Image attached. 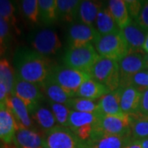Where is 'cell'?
<instances>
[{
    "mask_svg": "<svg viewBox=\"0 0 148 148\" xmlns=\"http://www.w3.org/2000/svg\"><path fill=\"white\" fill-rule=\"evenodd\" d=\"M139 112L143 114L148 115V89L144 90L142 95V100L139 107Z\"/></svg>",
    "mask_w": 148,
    "mask_h": 148,
    "instance_id": "74e56055",
    "label": "cell"
},
{
    "mask_svg": "<svg viewBox=\"0 0 148 148\" xmlns=\"http://www.w3.org/2000/svg\"><path fill=\"white\" fill-rule=\"evenodd\" d=\"M12 94L24 102L31 114L41 105L45 97L40 86L24 81L18 77H16Z\"/></svg>",
    "mask_w": 148,
    "mask_h": 148,
    "instance_id": "ba28073f",
    "label": "cell"
},
{
    "mask_svg": "<svg viewBox=\"0 0 148 148\" xmlns=\"http://www.w3.org/2000/svg\"><path fill=\"white\" fill-rule=\"evenodd\" d=\"M43 136L46 148H86L69 127L57 125Z\"/></svg>",
    "mask_w": 148,
    "mask_h": 148,
    "instance_id": "9c48e42d",
    "label": "cell"
},
{
    "mask_svg": "<svg viewBox=\"0 0 148 148\" xmlns=\"http://www.w3.org/2000/svg\"><path fill=\"white\" fill-rule=\"evenodd\" d=\"M100 35L94 27L81 22H73L69 26L67 32L69 48L81 47L91 43L95 44Z\"/></svg>",
    "mask_w": 148,
    "mask_h": 148,
    "instance_id": "30bf717a",
    "label": "cell"
},
{
    "mask_svg": "<svg viewBox=\"0 0 148 148\" xmlns=\"http://www.w3.org/2000/svg\"><path fill=\"white\" fill-rule=\"evenodd\" d=\"M142 95L143 92L139 91L131 86L121 88L120 107L123 113L131 114L138 112L142 100Z\"/></svg>",
    "mask_w": 148,
    "mask_h": 148,
    "instance_id": "e0dca14e",
    "label": "cell"
},
{
    "mask_svg": "<svg viewBox=\"0 0 148 148\" xmlns=\"http://www.w3.org/2000/svg\"><path fill=\"white\" fill-rule=\"evenodd\" d=\"M107 7L120 30L132 22V18L127 11L126 1L110 0L107 2Z\"/></svg>",
    "mask_w": 148,
    "mask_h": 148,
    "instance_id": "7402d4cb",
    "label": "cell"
},
{
    "mask_svg": "<svg viewBox=\"0 0 148 148\" xmlns=\"http://www.w3.org/2000/svg\"><path fill=\"white\" fill-rule=\"evenodd\" d=\"M110 91L103 84L96 82L95 80L90 79L86 81L79 87L76 93V97L85 98L88 100H97L101 99L104 95H107Z\"/></svg>",
    "mask_w": 148,
    "mask_h": 148,
    "instance_id": "d6986e66",
    "label": "cell"
},
{
    "mask_svg": "<svg viewBox=\"0 0 148 148\" xmlns=\"http://www.w3.org/2000/svg\"><path fill=\"white\" fill-rule=\"evenodd\" d=\"M81 2L79 0H57L58 20L73 23L77 18Z\"/></svg>",
    "mask_w": 148,
    "mask_h": 148,
    "instance_id": "cb8c5ba5",
    "label": "cell"
},
{
    "mask_svg": "<svg viewBox=\"0 0 148 148\" xmlns=\"http://www.w3.org/2000/svg\"><path fill=\"white\" fill-rule=\"evenodd\" d=\"M5 106V102H0V109H2L3 107H4Z\"/></svg>",
    "mask_w": 148,
    "mask_h": 148,
    "instance_id": "ee69618b",
    "label": "cell"
},
{
    "mask_svg": "<svg viewBox=\"0 0 148 148\" xmlns=\"http://www.w3.org/2000/svg\"><path fill=\"white\" fill-rule=\"evenodd\" d=\"M100 57L92 44H89L81 47L68 48L64 54L63 62L68 68L90 73Z\"/></svg>",
    "mask_w": 148,
    "mask_h": 148,
    "instance_id": "7a4b0ae2",
    "label": "cell"
},
{
    "mask_svg": "<svg viewBox=\"0 0 148 148\" xmlns=\"http://www.w3.org/2000/svg\"><path fill=\"white\" fill-rule=\"evenodd\" d=\"M145 60L147 64V69H148V53H145Z\"/></svg>",
    "mask_w": 148,
    "mask_h": 148,
    "instance_id": "7bdbcfd3",
    "label": "cell"
},
{
    "mask_svg": "<svg viewBox=\"0 0 148 148\" xmlns=\"http://www.w3.org/2000/svg\"><path fill=\"white\" fill-rule=\"evenodd\" d=\"M121 88L111 91L101 97L98 102L97 113L101 115H120L123 111L120 107Z\"/></svg>",
    "mask_w": 148,
    "mask_h": 148,
    "instance_id": "9a60e30c",
    "label": "cell"
},
{
    "mask_svg": "<svg viewBox=\"0 0 148 148\" xmlns=\"http://www.w3.org/2000/svg\"><path fill=\"white\" fill-rule=\"evenodd\" d=\"M131 139L130 135L119 136L102 134L92 141L88 148H123Z\"/></svg>",
    "mask_w": 148,
    "mask_h": 148,
    "instance_id": "d4e9b609",
    "label": "cell"
},
{
    "mask_svg": "<svg viewBox=\"0 0 148 148\" xmlns=\"http://www.w3.org/2000/svg\"><path fill=\"white\" fill-rule=\"evenodd\" d=\"M12 40L10 26L0 16V58H3Z\"/></svg>",
    "mask_w": 148,
    "mask_h": 148,
    "instance_id": "836d02e7",
    "label": "cell"
},
{
    "mask_svg": "<svg viewBox=\"0 0 148 148\" xmlns=\"http://www.w3.org/2000/svg\"><path fill=\"white\" fill-rule=\"evenodd\" d=\"M16 78V70L10 62L5 58H0V83L5 86L9 95L12 92Z\"/></svg>",
    "mask_w": 148,
    "mask_h": 148,
    "instance_id": "f546056e",
    "label": "cell"
},
{
    "mask_svg": "<svg viewBox=\"0 0 148 148\" xmlns=\"http://www.w3.org/2000/svg\"><path fill=\"white\" fill-rule=\"evenodd\" d=\"M0 16L10 26L12 30L20 34L18 21L16 17V8L12 1L0 0Z\"/></svg>",
    "mask_w": 148,
    "mask_h": 148,
    "instance_id": "f1b7e54d",
    "label": "cell"
},
{
    "mask_svg": "<svg viewBox=\"0 0 148 148\" xmlns=\"http://www.w3.org/2000/svg\"><path fill=\"white\" fill-rule=\"evenodd\" d=\"M40 87L45 95H46L49 99V101L51 102L66 105L72 98H74L69 92L64 90L56 82H54L50 77H49L40 86Z\"/></svg>",
    "mask_w": 148,
    "mask_h": 148,
    "instance_id": "44dd1931",
    "label": "cell"
},
{
    "mask_svg": "<svg viewBox=\"0 0 148 148\" xmlns=\"http://www.w3.org/2000/svg\"><path fill=\"white\" fill-rule=\"evenodd\" d=\"M147 73H148V69H147Z\"/></svg>",
    "mask_w": 148,
    "mask_h": 148,
    "instance_id": "f6af8a7d",
    "label": "cell"
},
{
    "mask_svg": "<svg viewBox=\"0 0 148 148\" xmlns=\"http://www.w3.org/2000/svg\"><path fill=\"white\" fill-rule=\"evenodd\" d=\"M143 3V1H139V0H127L126 1V5H127L129 16L134 21L137 19V17L141 12Z\"/></svg>",
    "mask_w": 148,
    "mask_h": 148,
    "instance_id": "8d00e7d4",
    "label": "cell"
},
{
    "mask_svg": "<svg viewBox=\"0 0 148 148\" xmlns=\"http://www.w3.org/2000/svg\"><path fill=\"white\" fill-rule=\"evenodd\" d=\"M134 21L144 30L148 32V0L143 1L141 12Z\"/></svg>",
    "mask_w": 148,
    "mask_h": 148,
    "instance_id": "d590c367",
    "label": "cell"
},
{
    "mask_svg": "<svg viewBox=\"0 0 148 148\" xmlns=\"http://www.w3.org/2000/svg\"><path fill=\"white\" fill-rule=\"evenodd\" d=\"M32 120L44 132H47L57 126V121L51 110L45 106H38L37 109L31 114Z\"/></svg>",
    "mask_w": 148,
    "mask_h": 148,
    "instance_id": "484cf974",
    "label": "cell"
},
{
    "mask_svg": "<svg viewBox=\"0 0 148 148\" xmlns=\"http://www.w3.org/2000/svg\"><path fill=\"white\" fill-rule=\"evenodd\" d=\"M27 40L32 49L47 58L56 54L62 47L57 32L51 28L34 31L28 36Z\"/></svg>",
    "mask_w": 148,
    "mask_h": 148,
    "instance_id": "8992f818",
    "label": "cell"
},
{
    "mask_svg": "<svg viewBox=\"0 0 148 148\" xmlns=\"http://www.w3.org/2000/svg\"><path fill=\"white\" fill-rule=\"evenodd\" d=\"M98 117V113H84L71 110L68 127L71 130H74L87 124H94L97 121Z\"/></svg>",
    "mask_w": 148,
    "mask_h": 148,
    "instance_id": "4dcf8cb0",
    "label": "cell"
},
{
    "mask_svg": "<svg viewBox=\"0 0 148 148\" xmlns=\"http://www.w3.org/2000/svg\"><path fill=\"white\" fill-rule=\"evenodd\" d=\"M5 105L15 119L18 128L23 127L34 129V122L32 120L27 106L23 101L16 97V95L10 94L6 99Z\"/></svg>",
    "mask_w": 148,
    "mask_h": 148,
    "instance_id": "7c38bea8",
    "label": "cell"
},
{
    "mask_svg": "<svg viewBox=\"0 0 148 148\" xmlns=\"http://www.w3.org/2000/svg\"><path fill=\"white\" fill-rule=\"evenodd\" d=\"M120 72V87L123 88L128 85L132 76L147 69L145 53H129L119 62Z\"/></svg>",
    "mask_w": 148,
    "mask_h": 148,
    "instance_id": "8fae6325",
    "label": "cell"
},
{
    "mask_svg": "<svg viewBox=\"0 0 148 148\" xmlns=\"http://www.w3.org/2000/svg\"><path fill=\"white\" fill-rule=\"evenodd\" d=\"M133 86L141 92L148 89V73L147 69L141 71L134 76H132L130 79L127 86Z\"/></svg>",
    "mask_w": 148,
    "mask_h": 148,
    "instance_id": "e575fe53",
    "label": "cell"
},
{
    "mask_svg": "<svg viewBox=\"0 0 148 148\" xmlns=\"http://www.w3.org/2000/svg\"><path fill=\"white\" fill-rule=\"evenodd\" d=\"M18 6L21 15L28 23L34 26L40 22L38 0H22Z\"/></svg>",
    "mask_w": 148,
    "mask_h": 148,
    "instance_id": "83f0119b",
    "label": "cell"
},
{
    "mask_svg": "<svg viewBox=\"0 0 148 148\" xmlns=\"http://www.w3.org/2000/svg\"><path fill=\"white\" fill-rule=\"evenodd\" d=\"M129 49V53H143V47L147 32L135 21L129 23L120 30Z\"/></svg>",
    "mask_w": 148,
    "mask_h": 148,
    "instance_id": "4fadbf2b",
    "label": "cell"
},
{
    "mask_svg": "<svg viewBox=\"0 0 148 148\" xmlns=\"http://www.w3.org/2000/svg\"><path fill=\"white\" fill-rule=\"evenodd\" d=\"M40 21L45 26H51L58 21L57 0H38Z\"/></svg>",
    "mask_w": 148,
    "mask_h": 148,
    "instance_id": "4316f807",
    "label": "cell"
},
{
    "mask_svg": "<svg viewBox=\"0 0 148 148\" xmlns=\"http://www.w3.org/2000/svg\"><path fill=\"white\" fill-rule=\"evenodd\" d=\"M92 79L103 84L110 91L120 87V72L115 60L100 57L89 73Z\"/></svg>",
    "mask_w": 148,
    "mask_h": 148,
    "instance_id": "277c9868",
    "label": "cell"
},
{
    "mask_svg": "<svg viewBox=\"0 0 148 148\" xmlns=\"http://www.w3.org/2000/svg\"><path fill=\"white\" fill-rule=\"evenodd\" d=\"M18 126L7 106L0 109V140L7 145L13 143Z\"/></svg>",
    "mask_w": 148,
    "mask_h": 148,
    "instance_id": "2e32d148",
    "label": "cell"
},
{
    "mask_svg": "<svg viewBox=\"0 0 148 148\" xmlns=\"http://www.w3.org/2000/svg\"><path fill=\"white\" fill-rule=\"evenodd\" d=\"M70 110L84 112V113H97L98 111V102L91 100L74 97L66 104Z\"/></svg>",
    "mask_w": 148,
    "mask_h": 148,
    "instance_id": "1f68e13d",
    "label": "cell"
},
{
    "mask_svg": "<svg viewBox=\"0 0 148 148\" xmlns=\"http://www.w3.org/2000/svg\"><path fill=\"white\" fill-rule=\"evenodd\" d=\"M9 93L8 89L3 84L0 83V102H5L7 97L8 96Z\"/></svg>",
    "mask_w": 148,
    "mask_h": 148,
    "instance_id": "f35d334b",
    "label": "cell"
},
{
    "mask_svg": "<svg viewBox=\"0 0 148 148\" xmlns=\"http://www.w3.org/2000/svg\"><path fill=\"white\" fill-rule=\"evenodd\" d=\"M130 116V136L132 140L141 141L148 138V115L139 111L129 114Z\"/></svg>",
    "mask_w": 148,
    "mask_h": 148,
    "instance_id": "603a6c76",
    "label": "cell"
},
{
    "mask_svg": "<svg viewBox=\"0 0 148 148\" xmlns=\"http://www.w3.org/2000/svg\"><path fill=\"white\" fill-rule=\"evenodd\" d=\"M49 104L58 125L68 127L69 116L71 113L70 109L64 104H58L51 101H49Z\"/></svg>",
    "mask_w": 148,
    "mask_h": 148,
    "instance_id": "d6a6232c",
    "label": "cell"
},
{
    "mask_svg": "<svg viewBox=\"0 0 148 148\" xmlns=\"http://www.w3.org/2000/svg\"><path fill=\"white\" fill-rule=\"evenodd\" d=\"M140 143H141L143 148H148V138L141 140Z\"/></svg>",
    "mask_w": 148,
    "mask_h": 148,
    "instance_id": "b9f144b4",
    "label": "cell"
},
{
    "mask_svg": "<svg viewBox=\"0 0 148 148\" xmlns=\"http://www.w3.org/2000/svg\"><path fill=\"white\" fill-rule=\"evenodd\" d=\"M49 77L73 97H76V93L80 86L86 81L91 78L89 73L70 69L66 66L53 67Z\"/></svg>",
    "mask_w": 148,
    "mask_h": 148,
    "instance_id": "5b68a950",
    "label": "cell"
},
{
    "mask_svg": "<svg viewBox=\"0 0 148 148\" xmlns=\"http://www.w3.org/2000/svg\"><path fill=\"white\" fill-rule=\"evenodd\" d=\"M16 148H46L44 136L36 129L19 127L13 138Z\"/></svg>",
    "mask_w": 148,
    "mask_h": 148,
    "instance_id": "5bb4252c",
    "label": "cell"
},
{
    "mask_svg": "<svg viewBox=\"0 0 148 148\" xmlns=\"http://www.w3.org/2000/svg\"><path fill=\"white\" fill-rule=\"evenodd\" d=\"M95 49L102 58H110L119 62L129 53L127 42L121 32L100 36L95 43Z\"/></svg>",
    "mask_w": 148,
    "mask_h": 148,
    "instance_id": "3957f363",
    "label": "cell"
},
{
    "mask_svg": "<svg viewBox=\"0 0 148 148\" xmlns=\"http://www.w3.org/2000/svg\"><path fill=\"white\" fill-rule=\"evenodd\" d=\"M143 51L144 53H148V32L147 37H146V40H145V42H144V45H143Z\"/></svg>",
    "mask_w": 148,
    "mask_h": 148,
    "instance_id": "60d3db41",
    "label": "cell"
},
{
    "mask_svg": "<svg viewBox=\"0 0 148 148\" xmlns=\"http://www.w3.org/2000/svg\"><path fill=\"white\" fill-rule=\"evenodd\" d=\"M123 148H143L140 141H136V140H132L131 139L129 141V143Z\"/></svg>",
    "mask_w": 148,
    "mask_h": 148,
    "instance_id": "ab89813d",
    "label": "cell"
},
{
    "mask_svg": "<svg viewBox=\"0 0 148 148\" xmlns=\"http://www.w3.org/2000/svg\"><path fill=\"white\" fill-rule=\"evenodd\" d=\"M13 64L16 77L39 86L49 77L53 69L49 58L26 46L18 47L15 50Z\"/></svg>",
    "mask_w": 148,
    "mask_h": 148,
    "instance_id": "6da1fadb",
    "label": "cell"
},
{
    "mask_svg": "<svg viewBox=\"0 0 148 148\" xmlns=\"http://www.w3.org/2000/svg\"><path fill=\"white\" fill-rule=\"evenodd\" d=\"M104 3L99 1L85 0L82 1L78 9L77 18L81 23L95 27V20L99 11L101 10Z\"/></svg>",
    "mask_w": 148,
    "mask_h": 148,
    "instance_id": "ac0fdd59",
    "label": "cell"
},
{
    "mask_svg": "<svg viewBox=\"0 0 148 148\" xmlns=\"http://www.w3.org/2000/svg\"><path fill=\"white\" fill-rule=\"evenodd\" d=\"M93 132L98 134L130 135V116L127 114L120 115H101L95 122Z\"/></svg>",
    "mask_w": 148,
    "mask_h": 148,
    "instance_id": "52a82bcc",
    "label": "cell"
},
{
    "mask_svg": "<svg viewBox=\"0 0 148 148\" xmlns=\"http://www.w3.org/2000/svg\"><path fill=\"white\" fill-rule=\"evenodd\" d=\"M94 27L100 36L109 35L120 31L119 27H118L117 23L108 9V7L105 4L98 12Z\"/></svg>",
    "mask_w": 148,
    "mask_h": 148,
    "instance_id": "ffe728a7",
    "label": "cell"
}]
</instances>
